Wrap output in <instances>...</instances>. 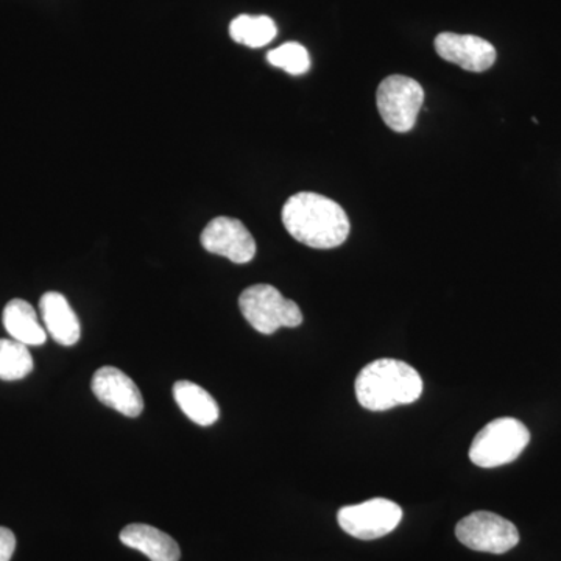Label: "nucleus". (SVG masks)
Returning <instances> with one entry per match:
<instances>
[{"instance_id":"obj_8","label":"nucleus","mask_w":561,"mask_h":561,"mask_svg":"<svg viewBox=\"0 0 561 561\" xmlns=\"http://www.w3.org/2000/svg\"><path fill=\"white\" fill-rule=\"evenodd\" d=\"M203 249L234 264H249L256 256V242L241 220L217 217L202 231Z\"/></svg>"},{"instance_id":"obj_10","label":"nucleus","mask_w":561,"mask_h":561,"mask_svg":"<svg viewBox=\"0 0 561 561\" xmlns=\"http://www.w3.org/2000/svg\"><path fill=\"white\" fill-rule=\"evenodd\" d=\"M435 50L443 60L460 66L468 72H483L496 61V49L493 44L474 35L440 33L435 38Z\"/></svg>"},{"instance_id":"obj_9","label":"nucleus","mask_w":561,"mask_h":561,"mask_svg":"<svg viewBox=\"0 0 561 561\" xmlns=\"http://www.w3.org/2000/svg\"><path fill=\"white\" fill-rule=\"evenodd\" d=\"M91 389L102 404L128 419H136L144 411V398L139 387L119 368L102 367L95 371Z\"/></svg>"},{"instance_id":"obj_5","label":"nucleus","mask_w":561,"mask_h":561,"mask_svg":"<svg viewBox=\"0 0 561 561\" xmlns=\"http://www.w3.org/2000/svg\"><path fill=\"white\" fill-rule=\"evenodd\" d=\"M376 102L387 127L393 131L408 133L415 127L423 106V87L411 77L390 76L379 84Z\"/></svg>"},{"instance_id":"obj_2","label":"nucleus","mask_w":561,"mask_h":561,"mask_svg":"<svg viewBox=\"0 0 561 561\" xmlns=\"http://www.w3.org/2000/svg\"><path fill=\"white\" fill-rule=\"evenodd\" d=\"M354 387L362 408L382 412L419 400L423 393V379L405 362L378 359L362 368Z\"/></svg>"},{"instance_id":"obj_3","label":"nucleus","mask_w":561,"mask_h":561,"mask_svg":"<svg viewBox=\"0 0 561 561\" xmlns=\"http://www.w3.org/2000/svg\"><path fill=\"white\" fill-rule=\"evenodd\" d=\"M239 308L251 327L261 334L271 335L279 328H298L302 323L297 302L283 297L271 284H254L242 291Z\"/></svg>"},{"instance_id":"obj_6","label":"nucleus","mask_w":561,"mask_h":561,"mask_svg":"<svg viewBox=\"0 0 561 561\" xmlns=\"http://www.w3.org/2000/svg\"><path fill=\"white\" fill-rule=\"evenodd\" d=\"M456 537L472 551L496 556L512 551L519 542L515 524L491 512H474L461 519L456 527Z\"/></svg>"},{"instance_id":"obj_12","label":"nucleus","mask_w":561,"mask_h":561,"mask_svg":"<svg viewBox=\"0 0 561 561\" xmlns=\"http://www.w3.org/2000/svg\"><path fill=\"white\" fill-rule=\"evenodd\" d=\"M121 541L151 561H180L179 542L149 524H130L121 531Z\"/></svg>"},{"instance_id":"obj_16","label":"nucleus","mask_w":561,"mask_h":561,"mask_svg":"<svg viewBox=\"0 0 561 561\" xmlns=\"http://www.w3.org/2000/svg\"><path fill=\"white\" fill-rule=\"evenodd\" d=\"M35 368L28 346L14 339H0V379L20 381Z\"/></svg>"},{"instance_id":"obj_4","label":"nucleus","mask_w":561,"mask_h":561,"mask_svg":"<svg viewBox=\"0 0 561 561\" xmlns=\"http://www.w3.org/2000/svg\"><path fill=\"white\" fill-rule=\"evenodd\" d=\"M530 442L526 424L516 419L491 421L471 443L470 459L481 468H496L518 459Z\"/></svg>"},{"instance_id":"obj_7","label":"nucleus","mask_w":561,"mask_h":561,"mask_svg":"<svg viewBox=\"0 0 561 561\" xmlns=\"http://www.w3.org/2000/svg\"><path fill=\"white\" fill-rule=\"evenodd\" d=\"M402 508L397 502L375 497L357 505H346L337 513L343 530L357 540H378L400 526Z\"/></svg>"},{"instance_id":"obj_18","label":"nucleus","mask_w":561,"mask_h":561,"mask_svg":"<svg viewBox=\"0 0 561 561\" xmlns=\"http://www.w3.org/2000/svg\"><path fill=\"white\" fill-rule=\"evenodd\" d=\"M16 549V537L7 527H0V561H10Z\"/></svg>"},{"instance_id":"obj_15","label":"nucleus","mask_w":561,"mask_h":561,"mask_svg":"<svg viewBox=\"0 0 561 561\" xmlns=\"http://www.w3.org/2000/svg\"><path fill=\"white\" fill-rule=\"evenodd\" d=\"M275 21L268 16H250V14H241V16L232 20L230 24V36L236 43L242 46L257 47L267 46L276 38Z\"/></svg>"},{"instance_id":"obj_13","label":"nucleus","mask_w":561,"mask_h":561,"mask_svg":"<svg viewBox=\"0 0 561 561\" xmlns=\"http://www.w3.org/2000/svg\"><path fill=\"white\" fill-rule=\"evenodd\" d=\"M3 327L14 341L27 346H41L47 341V331L39 323L31 302L14 298L3 309Z\"/></svg>"},{"instance_id":"obj_17","label":"nucleus","mask_w":561,"mask_h":561,"mask_svg":"<svg viewBox=\"0 0 561 561\" xmlns=\"http://www.w3.org/2000/svg\"><path fill=\"white\" fill-rule=\"evenodd\" d=\"M267 60L275 68L286 70L291 76H301L311 69V57L306 47L298 43H286L268 51Z\"/></svg>"},{"instance_id":"obj_1","label":"nucleus","mask_w":561,"mask_h":561,"mask_svg":"<svg viewBox=\"0 0 561 561\" xmlns=\"http://www.w3.org/2000/svg\"><path fill=\"white\" fill-rule=\"evenodd\" d=\"M283 224L295 241L317 250L341 247L351 231L342 206L316 192L291 195L283 208Z\"/></svg>"},{"instance_id":"obj_11","label":"nucleus","mask_w":561,"mask_h":561,"mask_svg":"<svg viewBox=\"0 0 561 561\" xmlns=\"http://www.w3.org/2000/svg\"><path fill=\"white\" fill-rule=\"evenodd\" d=\"M39 311L44 327L55 342L62 346H73L80 341L81 328L79 317L70 308L65 295L47 291L41 297Z\"/></svg>"},{"instance_id":"obj_14","label":"nucleus","mask_w":561,"mask_h":561,"mask_svg":"<svg viewBox=\"0 0 561 561\" xmlns=\"http://www.w3.org/2000/svg\"><path fill=\"white\" fill-rule=\"evenodd\" d=\"M173 398L184 415L198 426H210L220 416L219 404L197 383L179 381L173 386Z\"/></svg>"}]
</instances>
